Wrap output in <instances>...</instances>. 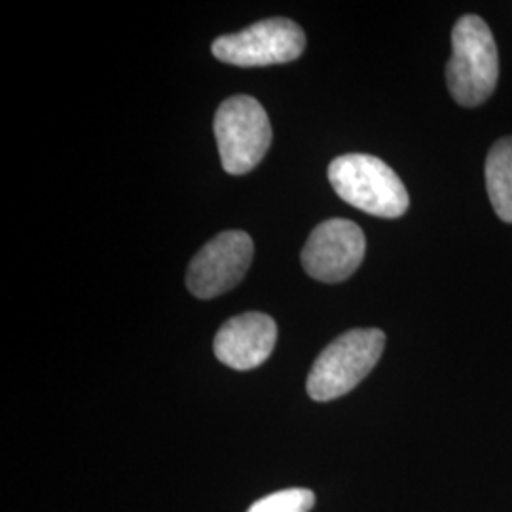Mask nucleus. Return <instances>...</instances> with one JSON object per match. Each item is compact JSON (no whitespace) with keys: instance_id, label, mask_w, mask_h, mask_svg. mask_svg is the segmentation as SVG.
<instances>
[{"instance_id":"obj_1","label":"nucleus","mask_w":512,"mask_h":512,"mask_svg":"<svg viewBox=\"0 0 512 512\" xmlns=\"http://www.w3.org/2000/svg\"><path fill=\"white\" fill-rule=\"evenodd\" d=\"M499 78L495 38L484 19L463 16L452 31V57L446 65L448 90L461 107H478L490 99Z\"/></svg>"},{"instance_id":"obj_2","label":"nucleus","mask_w":512,"mask_h":512,"mask_svg":"<svg viewBox=\"0 0 512 512\" xmlns=\"http://www.w3.org/2000/svg\"><path fill=\"white\" fill-rule=\"evenodd\" d=\"M329 181L344 202L380 219H399L410 198L399 175L370 154H344L332 160Z\"/></svg>"},{"instance_id":"obj_3","label":"nucleus","mask_w":512,"mask_h":512,"mask_svg":"<svg viewBox=\"0 0 512 512\" xmlns=\"http://www.w3.org/2000/svg\"><path fill=\"white\" fill-rule=\"evenodd\" d=\"M385 334L378 329H353L321 351L308 376V395L329 403L355 389L380 361Z\"/></svg>"},{"instance_id":"obj_4","label":"nucleus","mask_w":512,"mask_h":512,"mask_svg":"<svg viewBox=\"0 0 512 512\" xmlns=\"http://www.w3.org/2000/svg\"><path fill=\"white\" fill-rule=\"evenodd\" d=\"M215 137L226 173L245 175L260 164L272 143V126L264 107L249 95L226 99L215 114Z\"/></svg>"},{"instance_id":"obj_5","label":"nucleus","mask_w":512,"mask_h":512,"mask_svg":"<svg viewBox=\"0 0 512 512\" xmlns=\"http://www.w3.org/2000/svg\"><path fill=\"white\" fill-rule=\"evenodd\" d=\"M306 48V35L291 19L272 18L219 37L211 52L228 65L236 67H266L298 59Z\"/></svg>"},{"instance_id":"obj_6","label":"nucleus","mask_w":512,"mask_h":512,"mask_svg":"<svg viewBox=\"0 0 512 512\" xmlns=\"http://www.w3.org/2000/svg\"><path fill=\"white\" fill-rule=\"evenodd\" d=\"M253 255L255 245L249 234L222 232L192 258L186 272L188 291L200 300L232 291L251 268Z\"/></svg>"},{"instance_id":"obj_7","label":"nucleus","mask_w":512,"mask_h":512,"mask_svg":"<svg viewBox=\"0 0 512 512\" xmlns=\"http://www.w3.org/2000/svg\"><path fill=\"white\" fill-rule=\"evenodd\" d=\"M363 230L346 219L321 222L302 249L306 274L321 283H340L355 274L365 258Z\"/></svg>"},{"instance_id":"obj_8","label":"nucleus","mask_w":512,"mask_h":512,"mask_svg":"<svg viewBox=\"0 0 512 512\" xmlns=\"http://www.w3.org/2000/svg\"><path fill=\"white\" fill-rule=\"evenodd\" d=\"M277 342V325L266 313L249 311L228 319L215 336V355L234 370L264 365Z\"/></svg>"},{"instance_id":"obj_9","label":"nucleus","mask_w":512,"mask_h":512,"mask_svg":"<svg viewBox=\"0 0 512 512\" xmlns=\"http://www.w3.org/2000/svg\"><path fill=\"white\" fill-rule=\"evenodd\" d=\"M486 188L497 217L512 224V137L499 139L490 150Z\"/></svg>"},{"instance_id":"obj_10","label":"nucleus","mask_w":512,"mask_h":512,"mask_svg":"<svg viewBox=\"0 0 512 512\" xmlns=\"http://www.w3.org/2000/svg\"><path fill=\"white\" fill-rule=\"evenodd\" d=\"M313 505V492L304 488H291L258 499L247 512H310Z\"/></svg>"}]
</instances>
